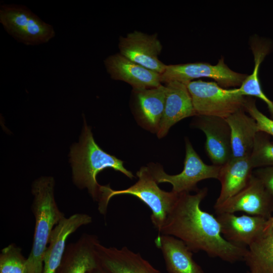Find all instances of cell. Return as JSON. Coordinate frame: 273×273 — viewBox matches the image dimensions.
Instances as JSON below:
<instances>
[{"instance_id": "cell-19", "label": "cell", "mask_w": 273, "mask_h": 273, "mask_svg": "<svg viewBox=\"0 0 273 273\" xmlns=\"http://www.w3.org/2000/svg\"><path fill=\"white\" fill-rule=\"evenodd\" d=\"M160 249L168 273H204L183 241L173 236L158 234L154 241Z\"/></svg>"}, {"instance_id": "cell-18", "label": "cell", "mask_w": 273, "mask_h": 273, "mask_svg": "<svg viewBox=\"0 0 273 273\" xmlns=\"http://www.w3.org/2000/svg\"><path fill=\"white\" fill-rule=\"evenodd\" d=\"M101 265L110 273H162L139 253L124 246L107 247L97 245Z\"/></svg>"}, {"instance_id": "cell-17", "label": "cell", "mask_w": 273, "mask_h": 273, "mask_svg": "<svg viewBox=\"0 0 273 273\" xmlns=\"http://www.w3.org/2000/svg\"><path fill=\"white\" fill-rule=\"evenodd\" d=\"M164 110L157 135L166 136L170 128L182 119L195 116L192 99L186 84L170 81L165 84Z\"/></svg>"}, {"instance_id": "cell-27", "label": "cell", "mask_w": 273, "mask_h": 273, "mask_svg": "<svg viewBox=\"0 0 273 273\" xmlns=\"http://www.w3.org/2000/svg\"><path fill=\"white\" fill-rule=\"evenodd\" d=\"M253 174L263 184L267 191L273 196V166L256 168Z\"/></svg>"}, {"instance_id": "cell-8", "label": "cell", "mask_w": 273, "mask_h": 273, "mask_svg": "<svg viewBox=\"0 0 273 273\" xmlns=\"http://www.w3.org/2000/svg\"><path fill=\"white\" fill-rule=\"evenodd\" d=\"M160 76L161 83L165 84L175 81L186 84L195 79L209 78L225 88L240 87L248 75L231 69L221 57L215 65L206 62L166 65Z\"/></svg>"}, {"instance_id": "cell-3", "label": "cell", "mask_w": 273, "mask_h": 273, "mask_svg": "<svg viewBox=\"0 0 273 273\" xmlns=\"http://www.w3.org/2000/svg\"><path fill=\"white\" fill-rule=\"evenodd\" d=\"M55 180L51 176L36 179L32 186L31 210L35 218L32 248L26 260L27 273H43V257L51 233L65 217L54 196Z\"/></svg>"}, {"instance_id": "cell-13", "label": "cell", "mask_w": 273, "mask_h": 273, "mask_svg": "<svg viewBox=\"0 0 273 273\" xmlns=\"http://www.w3.org/2000/svg\"><path fill=\"white\" fill-rule=\"evenodd\" d=\"M104 64L112 79L126 82L132 89L153 88L162 84L160 74L130 60L119 53L107 57Z\"/></svg>"}, {"instance_id": "cell-2", "label": "cell", "mask_w": 273, "mask_h": 273, "mask_svg": "<svg viewBox=\"0 0 273 273\" xmlns=\"http://www.w3.org/2000/svg\"><path fill=\"white\" fill-rule=\"evenodd\" d=\"M70 156L74 183L80 189H87L95 201L99 202L101 195V185L96 177L102 170L111 168L130 179L134 177L132 173L123 166V161L105 152L97 145L85 119L79 142L72 145Z\"/></svg>"}, {"instance_id": "cell-21", "label": "cell", "mask_w": 273, "mask_h": 273, "mask_svg": "<svg viewBox=\"0 0 273 273\" xmlns=\"http://www.w3.org/2000/svg\"><path fill=\"white\" fill-rule=\"evenodd\" d=\"M250 48L254 56V69L252 73L248 75L241 85L238 88H235L236 92L242 96H253L263 101L266 104L273 120V102L264 93L259 78L260 65L272 50L273 43L269 39L255 35L251 39Z\"/></svg>"}, {"instance_id": "cell-29", "label": "cell", "mask_w": 273, "mask_h": 273, "mask_svg": "<svg viewBox=\"0 0 273 273\" xmlns=\"http://www.w3.org/2000/svg\"><path fill=\"white\" fill-rule=\"evenodd\" d=\"M273 227V215L266 221L264 231H266Z\"/></svg>"}, {"instance_id": "cell-15", "label": "cell", "mask_w": 273, "mask_h": 273, "mask_svg": "<svg viewBox=\"0 0 273 273\" xmlns=\"http://www.w3.org/2000/svg\"><path fill=\"white\" fill-rule=\"evenodd\" d=\"M223 237L234 244L245 247L250 245L264 232L267 219L257 216L234 213L217 214Z\"/></svg>"}, {"instance_id": "cell-20", "label": "cell", "mask_w": 273, "mask_h": 273, "mask_svg": "<svg viewBox=\"0 0 273 273\" xmlns=\"http://www.w3.org/2000/svg\"><path fill=\"white\" fill-rule=\"evenodd\" d=\"M253 170L249 157L233 158L221 166L217 179L220 192L214 206H217L242 190L249 183Z\"/></svg>"}, {"instance_id": "cell-10", "label": "cell", "mask_w": 273, "mask_h": 273, "mask_svg": "<svg viewBox=\"0 0 273 273\" xmlns=\"http://www.w3.org/2000/svg\"><path fill=\"white\" fill-rule=\"evenodd\" d=\"M118 46L119 53L130 60L160 74L165 70L166 65L159 58L162 45L157 33L134 30L120 36Z\"/></svg>"}, {"instance_id": "cell-28", "label": "cell", "mask_w": 273, "mask_h": 273, "mask_svg": "<svg viewBox=\"0 0 273 273\" xmlns=\"http://www.w3.org/2000/svg\"><path fill=\"white\" fill-rule=\"evenodd\" d=\"M88 273H110L101 264L97 268L90 270Z\"/></svg>"}, {"instance_id": "cell-12", "label": "cell", "mask_w": 273, "mask_h": 273, "mask_svg": "<svg viewBox=\"0 0 273 273\" xmlns=\"http://www.w3.org/2000/svg\"><path fill=\"white\" fill-rule=\"evenodd\" d=\"M166 86L132 89L131 108L138 123L144 128L157 133L164 110Z\"/></svg>"}, {"instance_id": "cell-14", "label": "cell", "mask_w": 273, "mask_h": 273, "mask_svg": "<svg viewBox=\"0 0 273 273\" xmlns=\"http://www.w3.org/2000/svg\"><path fill=\"white\" fill-rule=\"evenodd\" d=\"M95 235L82 234L67 245L61 262L55 273H88L101 265Z\"/></svg>"}, {"instance_id": "cell-6", "label": "cell", "mask_w": 273, "mask_h": 273, "mask_svg": "<svg viewBox=\"0 0 273 273\" xmlns=\"http://www.w3.org/2000/svg\"><path fill=\"white\" fill-rule=\"evenodd\" d=\"M191 96L196 116L205 115L226 118L244 108L246 96L227 89L215 82L201 79L186 84Z\"/></svg>"}, {"instance_id": "cell-22", "label": "cell", "mask_w": 273, "mask_h": 273, "mask_svg": "<svg viewBox=\"0 0 273 273\" xmlns=\"http://www.w3.org/2000/svg\"><path fill=\"white\" fill-rule=\"evenodd\" d=\"M245 112L242 108L225 118L231 129L234 158L250 156L255 136L259 131L255 119Z\"/></svg>"}, {"instance_id": "cell-7", "label": "cell", "mask_w": 273, "mask_h": 273, "mask_svg": "<svg viewBox=\"0 0 273 273\" xmlns=\"http://www.w3.org/2000/svg\"><path fill=\"white\" fill-rule=\"evenodd\" d=\"M186 154L183 171L177 174L166 173L162 166L155 163L147 166L158 184L168 183L177 194L197 192V184L204 179H217L221 166L207 165L201 159L188 139L185 140Z\"/></svg>"}, {"instance_id": "cell-1", "label": "cell", "mask_w": 273, "mask_h": 273, "mask_svg": "<svg viewBox=\"0 0 273 273\" xmlns=\"http://www.w3.org/2000/svg\"><path fill=\"white\" fill-rule=\"evenodd\" d=\"M207 193L205 187L195 194H179L158 234L179 239L192 252L203 251L229 263L243 261L247 248L226 241L216 217L201 209Z\"/></svg>"}, {"instance_id": "cell-16", "label": "cell", "mask_w": 273, "mask_h": 273, "mask_svg": "<svg viewBox=\"0 0 273 273\" xmlns=\"http://www.w3.org/2000/svg\"><path fill=\"white\" fill-rule=\"evenodd\" d=\"M92 217L82 213L64 217L54 228L43 257V273H55L64 255L68 237L83 225L92 222Z\"/></svg>"}, {"instance_id": "cell-23", "label": "cell", "mask_w": 273, "mask_h": 273, "mask_svg": "<svg viewBox=\"0 0 273 273\" xmlns=\"http://www.w3.org/2000/svg\"><path fill=\"white\" fill-rule=\"evenodd\" d=\"M243 261L246 273H273V227L248 246Z\"/></svg>"}, {"instance_id": "cell-5", "label": "cell", "mask_w": 273, "mask_h": 273, "mask_svg": "<svg viewBox=\"0 0 273 273\" xmlns=\"http://www.w3.org/2000/svg\"><path fill=\"white\" fill-rule=\"evenodd\" d=\"M0 23L14 39L28 46L48 43L56 35L51 24L22 5H1Z\"/></svg>"}, {"instance_id": "cell-25", "label": "cell", "mask_w": 273, "mask_h": 273, "mask_svg": "<svg viewBox=\"0 0 273 273\" xmlns=\"http://www.w3.org/2000/svg\"><path fill=\"white\" fill-rule=\"evenodd\" d=\"M26 260L15 244L4 248L0 253V273H27Z\"/></svg>"}, {"instance_id": "cell-4", "label": "cell", "mask_w": 273, "mask_h": 273, "mask_svg": "<svg viewBox=\"0 0 273 273\" xmlns=\"http://www.w3.org/2000/svg\"><path fill=\"white\" fill-rule=\"evenodd\" d=\"M138 180L129 188L114 190L109 185L101 186V195L98 209L106 214L109 200L119 195H131L137 197L151 210V220L154 226L160 232L168 213L176 201L178 194L161 190L148 166L142 167L136 172Z\"/></svg>"}, {"instance_id": "cell-26", "label": "cell", "mask_w": 273, "mask_h": 273, "mask_svg": "<svg viewBox=\"0 0 273 273\" xmlns=\"http://www.w3.org/2000/svg\"><path fill=\"white\" fill-rule=\"evenodd\" d=\"M244 108L245 111L255 119L259 131H263L273 138V120L267 117L258 110L255 100L252 97L246 96Z\"/></svg>"}, {"instance_id": "cell-11", "label": "cell", "mask_w": 273, "mask_h": 273, "mask_svg": "<svg viewBox=\"0 0 273 273\" xmlns=\"http://www.w3.org/2000/svg\"><path fill=\"white\" fill-rule=\"evenodd\" d=\"M191 124L204 133L205 150L213 165L222 166L233 158L231 129L225 118L198 115Z\"/></svg>"}, {"instance_id": "cell-24", "label": "cell", "mask_w": 273, "mask_h": 273, "mask_svg": "<svg viewBox=\"0 0 273 273\" xmlns=\"http://www.w3.org/2000/svg\"><path fill=\"white\" fill-rule=\"evenodd\" d=\"M249 158L253 169L273 166V142L269 134L262 131L257 133Z\"/></svg>"}, {"instance_id": "cell-9", "label": "cell", "mask_w": 273, "mask_h": 273, "mask_svg": "<svg viewBox=\"0 0 273 273\" xmlns=\"http://www.w3.org/2000/svg\"><path fill=\"white\" fill-rule=\"evenodd\" d=\"M214 208L216 214L242 211L268 219L272 216L273 196L253 174L242 190Z\"/></svg>"}]
</instances>
